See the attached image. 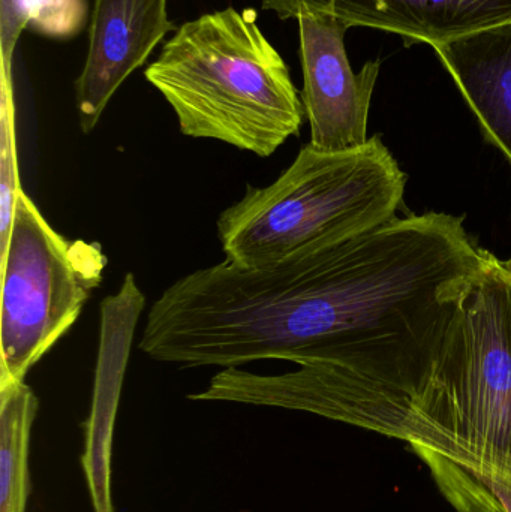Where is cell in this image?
<instances>
[{"mask_svg": "<svg viewBox=\"0 0 511 512\" xmlns=\"http://www.w3.org/2000/svg\"><path fill=\"white\" fill-rule=\"evenodd\" d=\"M462 307L477 457L480 465L511 466V258L489 255Z\"/></svg>", "mask_w": 511, "mask_h": 512, "instance_id": "obj_5", "label": "cell"}, {"mask_svg": "<svg viewBox=\"0 0 511 512\" xmlns=\"http://www.w3.org/2000/svg\"><path fill=\"white\" fill-rule=\"evenodd\" d=\"M107 264L99 243L57 233L21 189L0 258V387L24 381L68 333L101 285Z\"/></svg>", "mask_w": 511, "mask_h": 512, "instance_id": "obj_4", "label": "cell"}, {"mask_svg": "<svg viewBox=\"0 0 511 512\" xmlns=\"http://www.w3.org/2000/svg\"><path fill=\"white\" fill-rule=\"evenodd\" d=\"M18 176L17 143H15L12 89L3 83L2 125H0V258L8 248L14 221L15 204L21 192Z\"/></svg>", "mask_w": 511, "mask_h": 512, "instance_id": "obj_12", "label": "cell"}, {"mask_svg": "<svg viewBox=\"0 0 511 512\" xmlns=\"http://www.w3.org/2000/svg\"><path fill=\"white\" fill-rule=\"evenodd\" d=\"M407 174L380 135L347 152L306 144L293 164L216 222L225 261L261 268L311 248L341 242L398 218Z\"/></svg>", "mask_w": 511, "mask_h": 512, "instance_id": "obj_3", "label": "cell"}, {"mask_svg": "<svg viewBox=\"0 0 511 512\" xmlns=\"http://www.w3.org/2000/svg\"><path fill=\"white\" fill-rule=\"evenodd\" d=\"M168 0H93L89 53L75 81L80 128L89 134L126 78L176 27Z\"/></svg>", "mask_w": 511, "mask_h": 512, "instance_id": "obj_7", "label": "cell"}, {"mask_svg": "<svg viewBox=\"0 0 511 512\" xmlns=\"http://www.w3.org/2000/svg\"><path fill=\"white\" fill-rule=\"evenodd\" d=\"M281 20L303 11L321 12L348 27H374L434 45L498 24L510 23L511 0H261Z\"/></svg>", "mask_w": 511, "mask_h": 512, "instance_id": "obj_8", "label": "cell"}, {"mask_svg": "<svg viewBox=\"0 0 511 512\" xmlns=\"http://www.w3.org/2000/svg\"><path fill=\"white\" fill-rule=\"evenodd\" d=\"M464 218L426 212L261 268L176 280L138 348L182 367L323 364L428 402L464 346L462 301L488 262Z\"/></svg>", "mask_w": 511, "mask_h": 512, "instance_id": "obj_1", "label": "cell"}, {"mask_svg": "<svg viewBox=\"0 0 511 512\" xmlns=\"http://www.w3.org/2000/svg\"><path fill=\"white\" fill-rule=\"evenodd\" d=\"M30 20L39 32L47 36H62L59 21H65L69 33H74V24L80 27L86 15V2L83 0H30Z\"/></svg>", "mask_w": 511, "mask_h": 512, "instance_id": "obj_13", "label": "cell"}, {"mask_svg": "<svg viewBox=\"0 0 511 512\" xmlns=\"http://www.w3.org/2000/svg\"><path fill=\"white\" fill-rule=\"evenodd\" d=\"M432 48L485 137L511 162V21Z\"/></svg>", "mask_w": 511, "mask_h": 512, "instance_id": "obj_9", "label": "cell"}, {"mask_svg": "<svg viewBox=\"0 0 511 512\" xmlns=\"http://www.w3.org/2000/svg\"><path fill=\"white\" fill-rule=\"evenodd\" d=\"M456 512H511V466L479 465L411 447Z\"/></svg>", "mask_w": 511, "mask_h": 512, "instance_id": "obj_11", "label": "cell"}, {"mask_svg": "<svg viewBox=\"0 0 511 512\" xmlns=\"http://www.w3.org/2000/svg\"><path fill=\"white\" fill-rule=\"evenodd\" d=\"M30 0H0V47L3 81L11 84L12 56L24 27L30 20Z\"/></svg>", "mask_w": 511, "mask_h": 512, "instance_id": "obj_14", "label": "cell"}, {"mask_svg": "<svg viewBox=\"0 0 511 512\" xmlns=\"http://www.w3.org/2000/svg\"><path fill=\"white\" fill-rule=\"evenodd\" d=\"M303 68V107L311 126V144L321 152H347L368 143L372 93L380 60H369L354 72L345 50L350 27L329 14L297 15Z\"/></svg>", "mask_w": 511, "mask_h": 512, "instance_id": "obj_6", "label": "cell"}, {"mask_svg": "<svg viewBox=\"0 0 511 512\" xmlns=\"http://www.w3.org/2000/svg\"><path fill=\"white\" fill-rule=\"evenodd\" d=\"M38 397L24 381L0 387V512H26L30 433Z\"/></svg>", "mask_w": 511, "mask_h": 512, "instance_id": "obj_10", "label": "cell"}, {"mask_svg": "<svg viewBox=\"0 0 511 512\" xmlns=\"http://www.w3.org/2000/svg\"><path fill=\"white\" fill-rule=\"evenodd\" d=\"M144 75L173 108L183 135L260 158L299 134L306 117L290 68L251 8L186 21Z\"/></svg>", "mask_w": 511, "mask_h": 512, "instance_id": "obj_2", "label": "cell"}]
</instances>
